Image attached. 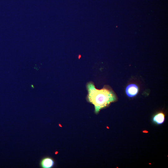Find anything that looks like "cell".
<instances>
[{
	"label": "cell",
	"instance_id": "obj_1",
	"mask_svg": "<svg viewBox=\"0 0 168 168\" xmlns=\"http://www.w3.org/2000/svg\"><path fill=\"white\" fill-rule=\"evenodd\" d=\"M87 100L94 105L96 113L117 100L114 92L109 87L105 86L98 90L96 88L93 83L90 82L87 84Z\"/></svg>",
	"mask_w": 168,
	"mask_h": 168
},
{
	"label": "cell",
	"instance_id": "obj_2",
	"mask_svg": "<svg viewBox=\"0 0 168 168\" xmlns=\"http://www.w3.org/2000/svg\"><path fill=\"white\" fill-rule=\"evenodd\" d=\"M54 159L49 157H45L42 158L40 161V166L42 168H51L54 165Z\"/></svg>",
	"mask_w": 168,
	"mask_h": 168
},
{
	"label": "cell",
	"instance_id": "obj_4",
	"mask_svg": "<svg viewBox=\"0 0 168 168\" xmlns=\"http://www.w3.org/2000/svg\"><path fill=\"white\" fill-rule=\"evenodd\" d=\"M165 119L164 114L162 112H160L156 114L153 118V121L157 124H162Z\"/></svg>",
	"mask_w": 168,
	"mask_h": 168
},
{
	"label": "cell",
	"instance_id": "obj_3",
	"mask_svg": "<svg viewBox=\"0 0 168 168\" xmlns=\"http://www.w3.org/2000/svg\"><path fill=\"white\" fill-rule=\"evenodd\" d=\"M138 86L134 84H131L127 86L125 89V92L127 95L129 97L135 96L138 92Z\"/></svg>",
	"mask_w": 168,
	"mask_h": 168
}]
</instances>
